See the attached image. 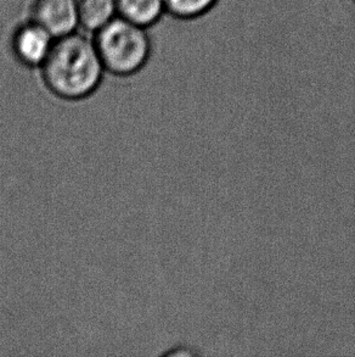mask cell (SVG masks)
Here are the masks:
<instances>
[{"label": "cell", "instance_id": "3957f363", "mask_svg": "<svg viewBox=\"0 0 355 357\" xmlns=\"http://www.w3.org/2000/svg\"><path fill=\"white\" fill-rule=\"evenodd\" d=\"M56 38L37 21L29 19L19 24L11 34V52L27 68H42Z\"/></svg>", "mask_w": 355, "mask_h": 357}, {"label": "cell", "instance_id": "8992f818", "mask_svg": "<svg viewBox=\"0 0 355 357\" xmlns=\"http://www.w3.org/2000/svg\"><path fill=\"white\" fill-rule=\"evenodd\" d=\"M79 24L95 34L118 16L116 0H78Z\"/></svg>", "mask_w": 355, "mask_h": 357}, {"label": "cell", "instance_id": "52a82bcc", "mask_svg": "<svg viewBox=\"0 0 355 357\" xmlns=\"http://www.w3.org/2000/svg\"><path fill=\"white\" fill-rule=\"evenodd\" d=\"M218 0H166L167 14L178 19H195L207 14Z\"/></svg>", "mask_w": 355, "mask_h": 357}, {"label": "cell", "instance_id": "5b68a950", "mask_svg": "<svg viewBox=\"0 0 355 357\" xmlns=\"http://www.w3.org/2000/svg\"><path fill=\"white\" fill-rule=\"evenodd\" d=\"M118 16L144 29H151L164 17L166 0H116Z\"/></svg>", "mask_w": 355, "mask_h": 357}, {"label": "cell", "instance_id": "7a4b0ae2", "mask_svg": "<svg viewBox=\"0 0 355 357\" xmlns=\"http://www.w3.org/2000/svg\"><path fill=\"white\" fill-rule=\"evenodd\" d=\"M106 71L129 77L143 71L152 55V38L148 29L117 16L94 36Z\"/></svg>", "mask_w": 355, "mask_h": 357}, {"label": "cell", "instance_id": "ba28073f", "mask_svg": "<svg viewBox=\"0 0 355 357\" xmlns=\"http://www.w3.org/2000/svg\"><path fill=\"white\" fill-rule=\"evenodd\" d=\"M354 1H355V0H354Z\"/></svg>", "mask_w": 355, "mask_h": 357}, {"label": "cell", "instance_id": "277c9868", "mask_svg": "<svg viewBox=\"0 0 355 357\" xmlns=\"http://www.w3.org/2000/svg\"><path fill=\"white\" fill-rule=\"evenodd\" d=\"M31 19L56 39L74 33L81 26L78 0H34Z\"/></svg>", "mask_w": 355, "mask_h": 357}, {"label": "cell", "instance_id": "6da1fadb", "mask_svg": "<svg viewBox=\"0 0 355 357\" xmlns=\"http://www.w3.org/2000/svg\"><path fill=\"white\" fill-rule=\"evenodd\" d=\"M40 70L49 91L70 102L90 97L106 71L94 38L77 32L55 40Z\"/></svg>", "mask_w": 355, "mask_h": 357}]
</instances>
